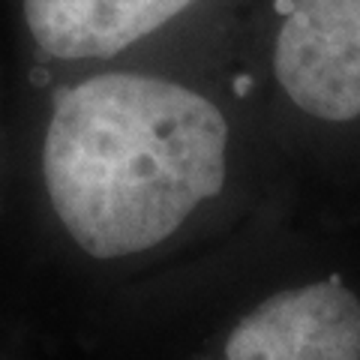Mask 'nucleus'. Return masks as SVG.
Segmentation results:
<instances>
[{
	"instance_id": "obj_1",
	"label": "nucleus",
	"mask_w": 360,
	"mask_h": 360,
	"mask_svg": "<svg viewBox=\"0 0 360 360\" xmlns=\"http://www.w3.org/2000/svg\"><path fill=\"white\" fill-rule=\"evenodd\" d=\"M267 150L229 30L21 78L0 184V319L58 354L105 303L255 225Z\"/></svg>"
},
{
	"instance_id": "obj_2",
	"label": "nucleus",
	"mask_w": 360,
	"mask_h": 360,
	"mask_svg": "<svg viewBox=\"0 0 360 360\" xmlns=\"http://www.w3.org/2000/svg\"><path fill=\"white\" fill-rule=\"evenodd\" d=\"M70 360H360V288L342 267L283 264L262 222L105 303Z\"/></svg>"
},
{
	"instance_id": "obj_3",
	"label": "nucleus",
	"mask_w": 360,
	"mask_h": 360,
	"mask_svg": "<svg viewBox=\"0 0 360 360\" xmlns=\"http://www.w3.org/2000/svg\"><path fill=\"white\" fill-rule=\"evenodd\" d=\"M231 58L267 144L360 129V0H274L267 27L252 45L231 42Z\"/></svg>"
},
{
	"instance_id": "obj_4",
	"label": "nucleus",
	"mask_w": 360,
	"mask_h": 360,
	"mask_svg": "<svg viewBox=\"0 0 360 360\" xmlns=\"http://www.w3.org/2000/svg\"><path fill=\"white\" fill-rule=\"evenodd\" d=\"M21 78L139 58L229 30L219 0H13Z\"/></svg>"
},
{
	"instance_id": "obj_5",
	"label": "nucleus",
	"mask_w": 360,
	"mask_h": 360,
	"mask_svg": "<svg viewBox=\"0 0 360 360\" xmlns=\"http://www.w3.org/2000/svg\"><path fill=\"white\" fill-rule=\"evenodd\" d=\"M4 165H6V115L0 105V184H4Z\"/></svg>"
}]
</instances>
